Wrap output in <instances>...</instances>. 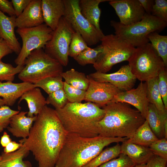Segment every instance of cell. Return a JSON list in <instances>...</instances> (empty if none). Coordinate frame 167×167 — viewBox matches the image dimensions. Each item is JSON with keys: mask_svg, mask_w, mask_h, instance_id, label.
Masks as SVG:
<instances>
[{"mask_svg": "<svg viewBox=\"0 0 167 167\" xmlns=\"http://www.w3.org/2000/svg\"><path fill=\"white\" fill-rule=\"evenodd\" d=\"M68 133L55 109L46 105L36 116L28 137L19 142L32 152L38 167H54Z\"/></svg>", "mask_w": 167, "mask_h": 167, "instance_id": "cell-1", "label": "cell"}, {"mask_svg": "<svg viewBox=\"0 0 167 167\" xmlns=\"http://www.w3.org/2000/svg\"><path fill=\"white\" fill-rule=\"evenodd\" d=\"M127 139L99 135L87 138L68 133L55 167H83L105 147L112 143L122 142Z\"/></svg>", "mask_w": 167, "mask_h": 167, "instance_id": "cell-2", "label": "cell"}, {"mask_svg": "<svg viewBox=\"0 0 167 167\" xmlns=\"http://www.w3.org/2000/svg\"><path fill=\"white\" fill-rule=\"evenodd\" d=\"M102 108L105 115L96 124L97 133L101 136L130 139L146 120L126 103L109 102Z\"/></svg>", "mask_w": 167, "mask_h": 167, "instance_id": "cell-3", "label": "cell"}, {"mask_svg": "<svg viewBox=\"0 0 167 167\" xmlns=\"http://www.w3.org/2000/svg\"><path fill=\"white\" fill-rule=\"evenodd\" d=\"M55 109L68 133L87 138L98 135L96 124L103 118L105 112L96 104L90 102H69L62 108Z\"/></svg>", "mask_w": 167, "mask_h": 167, "instance_id": "cell-4", "label": "cell"}, {"mask_svg": "<svg viewBox=\"0 0 167 167\" xmlns=\"http://www.w3.org/2000/svg\"><path fill=\"white\" fill-rule=\"evenodd\" d=\"M110 25L115 35L136 48L149 43L148 34L161 32L167 26V23L145 13L141 20L132 25H125L114 20L111 21Z\"/></svg>", "mask_w": 167, "mask_h": 167, "instance_id": "cell-5", "label": "cell"}, {"mask_svg": "<svg viewBox=\"0 0 167 167\" xmlns=\"http://www.w3.org/2000/svg\"><path fill=\"white\" fill-rule=\"evenodd\" d=\"M63 72V66L41 48L33 50L27 57L18 77L23 82L35 84L46 77L60 75Z\"/></svg>", "mask_w": 167, "mask_h": 167, "instance_id": "cell-6", "label": "cell"}, {"mask_svg": "<svg viewBox=\"0 0 167 167\" xmlns=\"http://www.w3.org/2000/svg\"><path fill=\"white\" fill-rule=\"evenodd\" d=\"M128 61L132 73L141 82L157 77L161 71L167 68L149 42L135 48Z\"/></svg>", "mask_w": 167, "mask_h": 167, "instance_id": "cell-7", "label": "cell"}, {"mask_svg": "<svg viewBox=\"0 0 167 167\" xmlns=\"http://www.w3.org/2000/svg\"><path fill=\"white\" fill-rule=\"evenodd\" d=\"M102 53L93 66L97 71L106 73L115 65L128 61L135 48L115 35H105L101 41Z\"/></svg>", "mask_w": 167, "mask_h": 167, "instance_id": "cell-8", "label": "cell"}, {"mask_svg": "<svg viewBox=\"0 0 167 167\" xmlns=\"http://www.w3.org/2000/svg\"><path fill=\"white\" fill-rule=\"evenodd\" d=\"M65 5L64 17L75 32L79 33L89 46L95 45L105 36L101 30L97 29L81 14L79 0H63Z\"/></svg>", "mask_w": 167, "mask_h": 167, "instance_id": "cell-9", "label": "cell"}, {"mask_svg": "<svg viewBox=\"0 0 167 167\" xmlns=\"http://www.w3.org/2000/svg\"><path fill=\"white\" fill-rule=\"evenodd\" d=\"M53 31L43 23L38 26L28 28H19L16 32L22 41L20 51L15 62L17 65L24 66L25 61L33 50L44 49L51 39Z\"/></svg>", "mask_w": 167, "mask_h": 167, "instance_id": "cell-10", "label": "cell"}, {"mask_svg": "<svg viewBox=\"0 0 167 167\" xmlns=\"http://www.w3.org/2000/svg\"><path fill=\"white\" fill-rule=\"evenodd\" d=\"M75 32L71 25L62 17L57 27L53 31L51 39L44 49L47 54L62 66H66L68 64L70 45Z\"/></svg>", "mask_w": 167, "mask_h": 167, "instance_id": "cell-11", "label": "cell"}, {"mask_svg": "<svg viewBox=\"0 0 167 167\" xmlns=\"http://www.w3.org/2000/svg\"><path fill=\"white\" fill-rule=\"evenodd\" d=\"M88 75L96 81L109 83L121 91L132 89L137 79L128 65H123L114 73L107 74L96 71Z\"/></svg>", "mask_w": 167, "mask_h": 167, "instance_id": "cell-12", "label": "cell"}, {"mask_svg": "<svg viewBox=\"0 0 167 167\" xmlns=\"http://www.w3.org/2000/svg\"><path fill=\"white\" fill-rule=\"evenodd\" d=\"M109 2L114 9L119 22L125 25L140 21L146 13L138 0H110Z\"/></svg>", "mask_w": 167, "mask_h": 167, "instance_id": "cell-13", "label": "cell"}, {"mask_svg": "<svg viewBox=\"0 0 167 167\" xmlns=\"http://www.w3.org/2000/svg\"><path fill=\"white\" fill-rule=\"evenodd\" d=\"M110 102H121L133 105L146 120L149 103L147 97L146 82H141L136 88L121 91L114 96Z\"/></svg>", "mask_w": 167, "mask_h": 167, "instance_id": "cell-14", "label": "cell"}, {"mask_svg": "<svg viewBox=\"0 0 167 167\" xmlns=\"http://www.w3.org/2000/svg\"><path fill=\"white\" fill-rule=\"evenodd\" d=\"M89 84L84 100L94 103L100 107L110 102L114 96L121 92L111 84L96 81L87 75Z\"/></svg>", "mask_w": 167, "mask_h": 167, "instance_id": "cell-15", "label": "cell"}, {"mask_svg": "<svg viewBox=\"0 0 167 167\" xmlns=\"http://www.w3.org/2000/svg\"><path fill=\"white\" fill-rule=\"evenodd\" d=\"M41 0H31L22 13L15 19V27L28 28L38 26L43 23Z\"/></svg>", "mask_w": 167, "mask_h": 167, "instance_id": "cell-16", "label": "cell"}, {"mask_svg": "<svg viewBox=\"0 0 167 167\" xmlns=\"http://www.w3.org/2000/svg\"><path fill=\"white\" fill-rule=\"evenodd\" d=\"M41 5L44 22L54 31L64 15L65 7L63 0H41Z\"/></svg>", "mask_w": 167, "mask_h": 167, "instance_id": "cell-17", "label": "cell"}, {"mask_svg": "<svg viewBox=\"0 0 167 167\" xmlns=\"http://www.w3.org/2000/svg\"><path fill=\"white\" fill-rule=\"evenodd\" d=\"M35 87V84L27 82L0 81V97L2 98L6 105L12 106L25 92Z\"/></svg>", "mask_w": 167, "mask_h": 167, "instance_id": "cell-18", "label": "cell"}, {"mask_svg": "<svg viewBox=\"0 0 167 167\" xmlns=\"http://www.w3.org/2000/svg\"><path fill=\"white\" fill-rule=\"evenodd\" d=\"M16 16H8L0 11V38L3 39L13 52L19 53L21 47L15 33Z\"/></svg>", "mask_w": 167, "mask_h": 167, "instance_id": "cell-19", "label": "cell"}, {"mask_svg": "<svg viewBox=\"0 0 167 167\" xmlns=\"http://www.w3.org/2000/svg\"><path fill=\"white\" fill-rule=\"evenodd\" d=\"M27 112L21 111L13 115L11 118L7 129L12 135L15 137L25 139L29 134L30 129L36 116L30 117L26 116Z\"/></svg>", "mask_w": 167, "mask_h": 167, "instance_id": "cell-20", "label": "cell"}, {"mask_svg": "<svg viewBox=\"0 0 167 167\" xmlns=\"http://www.w3.org/2000/svg\"><path fill=\"white\" fill-rule=\"evenodd\" d=\"M23 100L27 103L29 109L27 116L30 117L37 116L47 105L46 99L38 87L34 88L25 92L20 98L18 103Z\"/></svg>", "mask_w": 167, "mask_h": 167, "instance_id": "cell-21", "label": "cell"}, {"mask_svg": "<svg viewBox=\"0 0 167 167\" xmlns=\"http://www.w3.org/2000/svg\"><path fill=\"white\" fill-rule=\"evenodd\" d=\"M126 140L121 145V153L127 156L136 165L146 164L154 155L148 147L127 142Z\"/></svg>", "mask_w": 167, "mask_h": 167, "instance_id": "cell-22", "label": "cell"}, {"mask_svg": "<svg viewBox=\"0 0 167 167\" xmlns=\"http://www.w3.org/2000/svg\"><path fill=\"white\" fill-rule=\"evenodd\" d=\"M110 0H79V6L82 15L97 29L100 27V19L101 10L99 4Z\"/></svg>", "mask_w": 167, "mask_h": 167, "instance_id": "cell-23", "label": "cell"}, {"mask_svg": "<svg viewBox=\"0 0 167 167\" xmlns=\"http://www.w3.org/2000/svg\"><path fill=\"white\" fill-rule=\"evenodd\" d=\"M29 151L23 145L13 152L2 153L0 167H32L31 163L23 158L27 156Z\"/></svg>", "mask_w": 167, "mask_h": 167, "instance_id": "cell-24", "label": "cell"}, {"mask_svg": "<svg viewBox=\"0 0 167 167\" xmlns=\"http://www.w3.org/2000/svg\"><path fill=\"white\" fill-rule=\"evenodd\" d=\"M146 120L159 139L165 138L164 123L167 120V114L161 113L153 105L149 103Z\"/></svg>", "mask_w": 167, "mask_h": 167, "instance_id": "cell-25", "label": "cell"}, {"mask_svg": "<svg viewBox=\"0 0 167 167\" xmlns=\"http://www.w3.org/2000/svg\"><path fill=\"white\" fill-rule=\"evenodd\" d=\"M159 139L152 131L147 120L136 130L133 136L127 142L148 147Z\"/></svg>", "mask_w": 167, "mask_h": 167, "instance_id": "cell-26", "label": "cell"}, {"mask_svg": "<svg viewBox=\"0 0 167 167\" xmlns=\"http://www.w3.org/2000/svg\"><path fill=\"white\" fill-rule=\"evenodd\" d=\"M65 82L72 86L87 91L89 84L88 78L85 74L72 68L61 74Z\"/></svg>", "mask_w": 167, "mask_h": 167, "instance_id": "cell-27", "label": "cell"}, {"mask_svg": "<svg viewBox=\"0 0 167 167\" xmlns=\"http://www.w3.org/2000/svg\"><path fill=\"white\" fill-rule=\"evenodd\" d=\"M146 82L147 86V97L149 103L153 105L161 113L167 114V110L165 108L158 90L157 77Z\"/></svg>", "mask_w": 167, "mask_h": 167, "instance_id": "cell-28", "label": "cell"}, {"mask_svg": "<svg viewBox=\"0 0 167 167\" xmlns=\"http://www.w3.org/2000/svg\"><path fill=\"white\" fill-rule=\"evenodd\" d=\"M121 154V145H115L103 150L97 156L83 167H98L102 164L118 157Z\"/></svg>", "mask_w": 167, "mask_h": 167, "instance_id": "cell-29", "label": "cell"}, {"mask_svg": "<svg viewBox=\"0 0 167 167\" xmlns=\"http://www.w3.org/2000/svg\"><path fill=\"white\" fill-rule=\"evenodd\" d=\"M147 38L167 67V36L160 35L157 32H154L149 34Z\"/></svg>", "mask_w": 167, "mask_h": 167, "instance_id": "cell-30", "label": "cell"}, {"mask_svg": "<svg viewBox=\"0 0 167 167\" xmlns=\"http://www.w3.org/2000/svg\"><path fill=\"white\" fill-rule=\"evenodd\" d=\"M61 75L56 76L49 77L43 79L35 84L36 87L41 88L49 94L63 88L64 82Z\"/></svg>", "mask_w": 167, "mask_h": 167, "instance_id": "cell-31", "label": "cell"}, {"mask_svg": "<svg viewBox=\"0 0 167 167\" xmlns=\"http://www.w3.org/2000/svg\"><path fill=\"white\" fill-rule=\"evenodd\" d=\"M102 50L103 48L101 44L93 48L89 47L81 52L74 59L79 64L82 66L88 64L93 65Z\"/></svg>", "mask_w": 167, "mask_h": 167, "instance_id": "cell-32", "label": "cell"}, {"mask_svg": "<svg viewBox=\"0 0 167 167\" xmlns=\"http://www.w3.org/2000/svg\"><path fill=\"white\" fill-rule=\"evenodd\" d=\"M89 47L80 34L75 32L73 34L70 43L68 56L74 58Z\"/></svg>", "mask_w": 167, "mask_h": 167, "instance_id": "cell-33", "label": "cell"}, {"mask_svg": "<svg viewBox=\"0 0 167 167\" xmlns=\"http://www.w3.org/2000/svg\"><path fill=\"white\" fill-rule=\"evenodd\" d=\"M24 66L17 65L16 67L9 63L0 60V81L12 82L15 75L19 74L24 68Z\"/></svg>", "mask_w": 167, "mask_h": 167, "instance_id": "cell-34", "label": "cell"}, {"mask_svg": "<svg viewBox=\"0 0 167 167\" xmlns=\"http://www.w3.org/2000/svg\"><path fill=\"white\" fill-rule=\"evenodd\" d=\"M46 101L55 109L62 108L69 102L63 88L48 94Z\"/></svg>", "mask_w": 167, "mask_h": 167, "instance_id": "cell-35", "label": "cell"}, {"mask_svg": "<svg viewBox=\"0 0 167 167\" xmlns=\"http://www.w3.org/2000/svg\"><path fill=\"white\" fill-rule=\"evenodd\" d=\"M63 89L70 103H81L84 100L86 91L74 88L64 82Z\"/></svg>", "mask_w": 167, "mask_h": 167, "instance_id": "cell-36", "label": "cell"}, {"mask_svg": "<svg viewBox=\"0 0 167 167\" xmlns=\"http://www.w3.org/2000/svg\"><path fill=\"white\" fill-rule=\"evenodd\" d=\"M135 165L127 156L121 153L118 157L102 164L98 167H134Z\"/></svg>", "mask_w": 167, "mask_h": 167, "instance_id": "cell-37", "label": "cell"}, {"mask_svg": "<svg viewBox=\"0 0 167 167\" xmlns=\"http://www.w3.org/2000/svg\"><path fill=\"white\" fill-rule=\"evenodd\" d=\"M157 84L159 92L165 109L167 110V70L165 68L157 76Z\"/></svg>", "mask_w": 167, "mask_h": 167, "instance_id": "cell-38", "label": "cell"}, {"mask_svg": "<svg viewBox=\"0 0 167 167\" xmlns=\"http://www.w3.org/2000/svg\"><path fill=\"white\" fill-rule=\"evenodd\" d=\"M19 112V111L12 109L6 105L0 108V132L9 126L12 117Z\"/></svg>", "mask_w": 167, "mask_h": 167, "instance_id": "cell-39", "label": "cell"}, {"mask_svg": "<svg viewBox=\"0 0 167 167\" xmlns=\"http://www.w3.org/2000/svg\"><path fill=\"white\" fill-rule=\"evenodd\" d=\"M151 15L167 23V0H154Z\"/></svg>", "mask_w": 167, "mask_h": 167, "instance_id": "cell-40", "label": "cell"}, {"mask_svg": "<svg viewBox=\"0 0 167 167\" xmlns=\"http://www.w3.org/2000/svg\"><path fill=\"white\" fill-rule=\"evenodd\" d=\"M149 148L154 155L167 160V140L164 138L158 139L151 144Z\"/></svg>", "mask_w": 167, "mask_h": 167, "instance_id": "cell-41", "label": "cell"}, {"mask_svg": "<svg viewBox=\"0 0 167 167\" xmlns=\"http://www.w3.org/2000/svg\"><path fill=\"white\" fill-rule=\"evenodd\" d=\"M31 0H11L16 17L19 16L27 7Z\"/></svg>", "mask_w": 167, "mask_h": 167, "instance_id": "cell-42", "label": "cell"}, {"mask_svg": "<svg viewBox=\"0 0 167 167\" xmlns=\"http://www.w3.org/2000/svg\"><path fill=\"white\" fill-rule=\"evenodd\" d=\"M167 160L153 155L146 164V167H166Z\"/></svg>", "mask_w": 167, "mask_h": 167, "instance_id": "cell-43", "label": "cell"}, {"mask_svg": "<svg viewBox=\"0 0 167 167\" xmlns=\"http://www.w3.org/2000/svg\"><path fill=\"white\" fill-rule=\"evenodd\" d=\"M0 11L3 13H6L10 16H15L12 2L7 0H0Z\"/></svg>", "mask_w": 167, "mask_h": 167, "instance_id": "cell-44", "label": "cell"}, {"mask_svg": "<svg viewBox=\"0 0 167 167\" xmlns=\"http://www.w3.org/2000/svg\"><path fill=\"white\" fill-rule=\"evenodd\" d=\"M13 52L7 43L3 39L0 38V60L5 56Z\"/></svg>", "mask_w": 167, "mask_h": 167, "instance_id": "cell-45", "label": "cell"}, {"mask_svg": "<svg viewBox=\"0 0 167 167\" xmlns=\"http://www.w3.org/2000/svg\"><path fill=\"white\" fill-rule=\"evenodd\" d=\"M145 13L151 14L152 6L154 3V0H138Z\"/></svg>", "mask_w": 167, "mask_h": 167, "instance_id": "cell-46", "label": "cell"}, {"mask_svg": "<svg viewBox=\"0 0 167 167\" xmlns=\"http://www.w3.org/2000/svg\"><path fill=\"white\" fill-rule=\"evenodd\" d=\"M21 143H18L14 141H11L6 147L3 150V152L8 153L15 151L22 145Z\"/></svg>", "mask_w": 167, "mask_h": 167, "instance_id": "cell-47", "label": "cell"}, {"mask_svg": "<svg viewBox=\"0 0 167 167\" xmlns=\"http://www.w3.org/2000/svg\"><path fill=\"white\" fill-rule=\"evenodd\" d=\"M11 141V139L10 138L9 135L6 132L4 131L1 137L0 140L1 146L5 148Z\"/></svg>", "mask_w": 167, "mask_h": 167, "instance_id": "cell-48", "label": "cell"}, {"mask_svg": "<svg viewBox=\"0 0 167 167\" xmlns=\"http://www.w3.org/2000/svg\"><path fill=\"white\" fill-rule=\"evenodd\" d=\"M4 105H6L5 102L2 99L0 98V108L1 106Z\"/></svg>", "mask_w": 167, "mask_h": 167, "instance_id": "cell-49", "label": "cell"}, {"mask_svg": "<svg viewBox=\"0 0 167 167\" xmlns=\"http://www.w3.org/2000/svg\"><path fill=\"white\" fill-rule=\"evenodd\" d=\"M134 167H146V164H141L135 165Z\"/></svg>", "mask_w": 167, "mask_h": 167, "instance_id": "cell-50", "label": "cell"}, {"mask_svg": "<svg viewBox=\"0 0 167 167\" xmlns=\"http://www.w3.org/2000/svg\"><path fill=\"white\" fill-rule=\"evenodd\" d=\"M1 155H0V160L1 159Z\"/></svg>", "mask_w": 167, "mask_h": 167, "instance_id": "cell-51", "label": "cell"}]
</instances>
